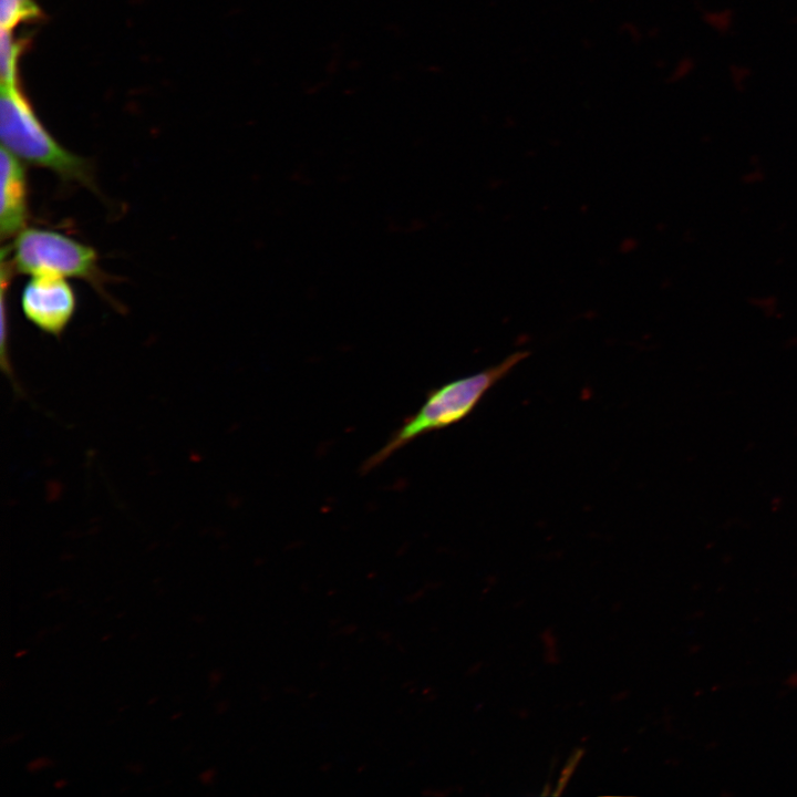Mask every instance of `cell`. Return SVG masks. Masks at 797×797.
Segmentation results:
<instances>
[{"label": "cell", "mask_w": 797, "mask_h": 797, "mask_svg": "<svg viewBox=\"0 0 797 797\" xmlns=\"http://www.w3.org/2000/svg\"><path fill=\"white\" fill-rule=\"evenodd\" d=\"M786 684L790 687H797V671L787 677Z\"/></svg>", "instance_id": "cell-13"}, {"label": "cell", "mask_w": 797, "mask_h": 797, "mask_svg": "<svg viewBox=\"0 0 797 797\" xmlns=\"http://www.w3.org/2000/svg\"><path fill=\"white\" fill-rule=\"evenodd\" d=\"M0 137L2 147L24 163L46 168L64 182L99 192L90 162L63 147L51 135L21 87L1 85Z\"/></svg>", "instance_id": "cell-2"}, {"label": "cell", "mask_w": 797, "mask_h": 797, "mask_svg": "<svg viewBox=\"0 0 797 797\" xmlns=\"http://www.w3.org/2000/svg\"><path fill=\"white\" fill-rule=\"evenodd\" d=\"M21 309L38 329L60 337L75 313L76 297L65 278L34 276L23 287Z\"/></svg>", "instance_id": "cell-4"}, {"label": "cell", "mask_w": 797, "mask_h": 797, "mask_svg": "<svg viewBox=\"0 0 797 797\" xmlns=\"http://www.w3.org/2000/svg\"><path fill=\"white\" fill-rule=\"evenodd\" d=\"M764 178L765 172L763 168L758 167L748 168L742 176V179L746 185L759 184Z\"/></svg>", "instance_id": "cell-9"}, {"label": "cell", "mask_w": 797, "mask_h": 797, "mask_svg": "<svg viewBox=\"0 0 797 797\" xmlns=\"http://www.w3.org/2000/svg\"><path fill=\"white\" fill-rule=\"evenodd\" d=\"M379 640H381L384 644H391L393 642V636L387 631H380L377 633Z\"/></svg>", "instance_id": "cell-12"}, {"label": "cell", "mask_w": 797, "mask_h": 797, "mask_svg": "<svg viewBox=\"0 0 797 797\" xmlns=\"http://www.w3.org/2000/svg\"><path fill=\"white\" fill-rule=\"evenodd\" d=\"M358 630V625L353 623H349L346 625H342L335 630L337 635H351Z\"/></svg>", "instance_id": "cell-10"}, {"label": "cell", "mask_w": 797, "mask_h": 797, "mask_svg": "<svg viewBox=\"0 0 797 797\" xmlns=\"http://www.w3.org/2000/svg\"><path fill=\"white\" fill-rule=\"evenodd\" d=\"M10 255L17 272L83 279L102 287L96 251L61 232L25 227L15 236Z\"/></svg>", "instance_id": "cell-3"}, {"label": "cell", "mask_w": 797, "mask_h": 797, "mask_svg": "<svg viewBox=\"0 0 797 797\" xmlns=\"http://www.w3.org/2000/svg\"><path fill=\"white\" fill-rule=\"evenodd\" d=\"M528 355L529 351L514 352L497 364L431 390L421 407L406 417L386 443L365 460L362 472L380 466L418 436L463 421L486 393Z\"/></svg>", "instance_id": "cell-1"}, {"label": "cell", "mask_w": 797, "mask_h": 797, "mask_svg": "<svg viewBox=\"0 0 797 797\" xmlns=\"http://www.w3.org/2000/svg\"><path fill=\"white\" fill-rule=\"evenodd\" d=\"M44 18L35 0H0L1 29L12 31L20 23H37Z\"/></svg>", "instance_id": "cell-7"}, {"label": "cell", "mask_w": 797, "mask_h": 797, "mask_svg": "<svg viewBox=\"0 0 797 797\" xmlns=\"http://www.w3.org/2000/svg\"><path fill=\"white\" fill-rule=\"evenodd\" d=\"M331 768H332V765L330 763H324L320 766L321 772H324V773L330 772Z\"/></svg>", "instance_id": "cell-14"}, {"label": "cell", "mask_w": 797, "mask_h": 797, "mask_svg": "<svg viewBox=\"0 0 797 797\" xmlns=\"http://www.w3.org/2000/svg\"><path fill=\"white\" fill-rule=\"evenodd\" d=\"M424 596H425V593L423 590L415 591V592L410 593L406 597V601L410 603H414V602L418 601L420 599H422Z\"/></svg>", "instance_id": "cell-11"}, {"label": "cell", "mask_w": 797, "mask_h": 797, "mask_svg": "<svg viewBox=\"0 0 797 797\" xmlns=\"http://www.w3.org/2000/svg\"><path fill=\"white\" fill-rule=\"evenodd\" d=\"M1 239L15 237L29 217V186L24 162L1 146Z\"/></svg>", "instance_id": "cell-5"}, {"label": "cell", "mask_w": 797, "mask_h": 797, "mask_svg": "<svg viewBox=\"0 0 797 797\" xmlns=\"http://www.w3.org/2000/svg\"><path fill=\"white\" fill-rule=\"evenodd\" d=\"M749 304L753 309L759 311L764 315L774 317L782 310L780 301L775 294H757L751 298Z\"/></svg>", "instance_id": "cell-8"}, {"label": "cell", "mask_w": 797, "mask_h": 797, "mask_svg": "<svg viewBox=\"0 0 797 797\" xmlns=\"http://www.w3.org/2000/svg\"><path fill=\"white\" fill-rule=\"evenodd\" d=\"M32 33L15 38L10 30L1 29L0 40V75L1 85L20 87L18 62L19 58L31 44Z\"/></svg>", "instance_id": "cell-6"}]
</instances>
